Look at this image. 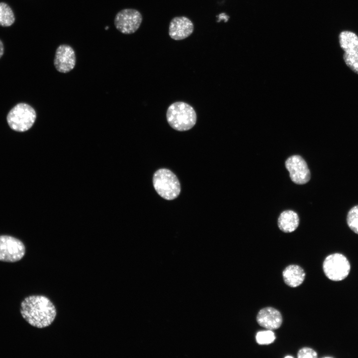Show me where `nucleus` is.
Instances as JSON below:
<instances>
[{
  "instance_id": "f257e3e1",
  "label": "nucleus",
  "mask_w": 358,
  "mask_h": 358,
  "mask_svg": "<svg viewBox=\"0 0 358 358\" xmlns=\"http://www.w3.org/2000/svg\"><path fill=\"white\" fill-rule=\"evenodd\" d=\"M20 312L29 325L39 329L51 325L57 315L54 304L44 295H31L25 298L21 302Z\"/></svg>"
},
{
  "instance_id": "f03ea898",
  "label": "nucleus",
  "mask_w": 358,
  "mask_h": 358,
  "mask_svg": "<svg viewBox=\"0 0 358 358\" xmlns=\"http://www.w3.org/2000/svg\"><path fill=\"white\" fill-rule=\"evenodd\" d=\"M166 117L170 126L179 131L190 130L195 125L197 119L193 108L182 101L171 104L167 109Z\"/></svg>"
},
{
  "instance_id": "7ed1b4c3",
  "label": "nucleus",
  "mask_w": 358,
  "mask_h": 358,
  "mask_svg": "<svg viewBox=\"0 0 358 358\" xmlns=\"http://www.w3.org/2000/svg\"><path fill=\"white\" fill-rule=\"evenodd\" d=\"M153 182L157 192L165 199H174L180 193V185L178 179L168 169L157 171L153 176Z\"/></svg>"
},
{
  "instance_id": "20e7f679",
  "label": "nucleus",
  "mask_w": 358,
  "mask_h": 358,
  "mask_svg": "<svg viewBox=\"0 0 358 358\" xmlns=\"http://www.w3.org/2000/svg\"><path fill=\"white\" fill-rule=\"evenodd\" d=\"M36 119L35 109L26 103H19L9 111L6 120L10 128L17 132H25L30 129Z\"/></svg>"
},
{
  "instance_id": "39448f33",
  "label": "nucleus",
  "mask_w": 358,
  "mask_h": 358,
  "mask_svg": "<svg viewBox=\"0 0 358 358\" xmlns=\"http://www.w3.org/2000/svg\"><path fill=\"white\" fill-rule=\"evenodd\" d=\"M323 269L326 276L330 280L341 281L349 275L351 265L343 254L335 253L328 256L324 261Z\"/></svg>"
},
{
  "instance_id": "423d86ee",
  "label": "nucleus",
  "mask_w": 358,
  "mask_h": 358,
  "mask_svg": "<svg viewBox=\"0 0 358 358\" xmlns=\"http://www.w3.org/2000/svg\"><path fill=\"white\" fill-rule=\"evenodd\" d=\"M142 20V15L139 10L125 8L117 13L114 22L119 32L124 34H131L139 28Z\"/></svg>"
},
{
  "instance_id": "0eeeda50",
  "label": "nucleus",
  "mask_w": 358,
  "mask_h": 358,
  "mask_svg": "<svg viewBox=\"0 0 358 358\" xmlns=\"http://www.w3.org/2000/svg\"><path fill=\"white\" fill-rule=\"evenodd\" d=\"M25 248L19 239L8 235L0 236V261L14 263L24 256Z\"/></svg>"
},
{
  "instance_id": "6e6552de",
  "label": "nucleus",
  "mask_w": 358,
  "mask_h": 358,
  "mask_svg": "<svg viewBox=\"0 0 358 358\" xmlns=\"http://www.w3.org/2000/svg\"><path fill=\"white\" fill-rule=\"evenodd\" d=\"M291 180L298 184H303L310 179V172L305 160L299 155H293L285 162Z\"/></svg>"
},
{
  "instance_id": "1a4fd4ad",
  "label": "nucleus",
  "mask_w": 358,
  "mask_h": 358,
  "mask_svg": "<svg viewBox=\"0 0 358 358\" xmlns=\"http://www.w3.org/2000/svg\"><path fill=\"white\" fill-rule=\"evenodd\" d=\"M76 62L75 52L71 46L61 44L57 47L54 59V65L58 72L62 73L69 72L74 68Z\"/></svg>"
},
{
  "instance_id": "9d476101",
  "label": "nucleus",
  "mask_w": 358,
  "mask_h": 358,
  "mask_svg": "<svg viewBox=\"0 0 358 358\" xmlns=\"http://www.w3.org/2000/svg\"><path fill=\"white\" fill-rule=\"evenodd\" d=\"M193 31V22L185 16L174 17L170 22L168 33L173 40H183L191 35Z\"/></svg>"
},
{
  "instance_id": "9b49d317",
  "label": "nucleus",
  "mask_w": 358,
  "mask_h": 358,
  "mask_svg": "<svg viewBox=\"0 0 358 358\" xmlns=\"http://www.w3.org/2000/svg\"><path fill=\"white\" fill-rule=\"evenodd\" d=\"M257 321L261 326L268 330H275L281 325L282 317L278 310L267 307L260 310L257 316Z\"/></svg>"
},
{
  "instance_id": "f8f14e48",
  "label": "nucleus",
  "mask_w": 358,
  "mask_h": 358,
  "mask_svg": "<svg viewBox=\"0 0 358 358\" xmlns=\"http://www.w3.org/2000/svg\"><path fill=\"white\" fill-rule=\"evenodd\" d=\"M282 275L285 284L290 287H295L302 283L305 279V272L300 266L291 265L283 270Z\"/></svg>"
},
{
  "instance_id": "ddd939ff",
  "label": "nucleus",
  "mask_w": 358,
  "mask_h": 358,
  "mask_svg": "<svg viewBox=\"0 0 358 358\" xmlns=\"http://www.w3.org/2000/svg\"><path fill=\"white\" fill-rule=\"evenodd\" d=\"M299 217L297 214L292 210H285L282 212L278 219L279 229L285 233H290L295 231L299 225Z\"/></svg>"
},
{
  "instance_id": "4468645a",
  "label": "nucleus",
  "mask_w": 358,
  "mask_h": 358,
  "mask_svg": "<svg viewBox=\"0 0 358 358\" xmlns=\"http://www.w3.org/2000/svg\"><path fill=\"white\" fill-rule=\"evenodd\" d=\"M339 44L345 52L358 51V36L350 31H343L339 35Z\"/></svg>"
},
{
  "instance_id": "2eb2a0df",
  "label": "nucleus",
  "mask_w": 358,
  "mask_h": 358,
  "mask_svg": "<svg viewBox=\"0 0 358 358\" xmlns=\"http://www.w3.org/2000/svg\"><path fill=\"white\" fill-rule=\"evenodd\" d=\"M14 21V15L11 7L6 3L0 2V25L10 26Z\"/></svg>"
},
{
  "instance_id": "dca6fc26",
  "label": "nucleus",
  "mask_w": 358,
  "mask_h": 358,
  "mask_svg": "<svg viewBox=\"0 0 358 358\" xmlns=\"http://www.w3.org/2000/svg\"><path fill=\"white\" fill-rule=\"evenodd\" d=\"M347 222L349 227L358 234V205L354 206L349 211Z\"/></svg>"
},
{
  "instance_id": "f3484780",
  "label": "nucleus",
  "mask_w": 358,
  "mask_h": 358,
  "mask_svg": "<svg viewBox=\"0 0 358 358\" xmlns=\"http://www.w3.org/2000/svg\"><path fill=\"white\" fill-rule=\"evenodd\" d=\"M343 59L346 65L354 73L358 74V51L345 52Z\"/></svg>"
},
{
  "instance_id": "a211bd4d",
  "label": "nucleus",
  "mask_w": 358,
  "mask_h": 358,
  "mask_svg": "<svg viewBox=\"0 0 358 358\" xmlns=\"http://www.w3.org/2000/svg\"><path fill=\"white\" fill-rule=\"evenodd\" d=\"M256 341L259 345H268L275 339L274 333L271 330L258 332L256 336Z\"/></svg>"
},
{
  "instance_id": "6ab92c4d",
  "label": "nucleus",
  "mask_w": 358,
  "mask_h": 358,
  "mask_svg": "<svg viewBox=\"0 0 358 358\" xmlns=\"http://www.w3.org/2000/svg\"><path fill=\"white\" fill-rule=\"evenodd\" d=\"M297 357L298 358H316L317 357V354L312 349L304 347L298 351Z\"/></svg>"
},
{
  "instance_id": "aec40b11",
  "label": "nucleus",
  "mask_w": 358,
  "mask_h": 358,
  "mask_svg": "<svg viewBox=\"0 0 358 358\" xmlns=\"http://www.w3.org/2000/svg\"><path fill=\"white\" fill-rule=\"evenodd\" d=\"M4 53V46L2 42L0 40V58Z\"/></svg>"
},
{
  "instance_id": "412c9836",
  "label": "nucleus",
  "mask_w": 358,
  "mask_h": 358,
  "mask_svg": "<svg viewBox=\"0 0 358 358\" xmlns=\"http://www.w3.org/2000/svg\"><path fill=\"white\" fill-rule=\"evenodd\" d=\"M285 358H293V357H292V356H285Z\"/></svg>"
}]
</instances>
